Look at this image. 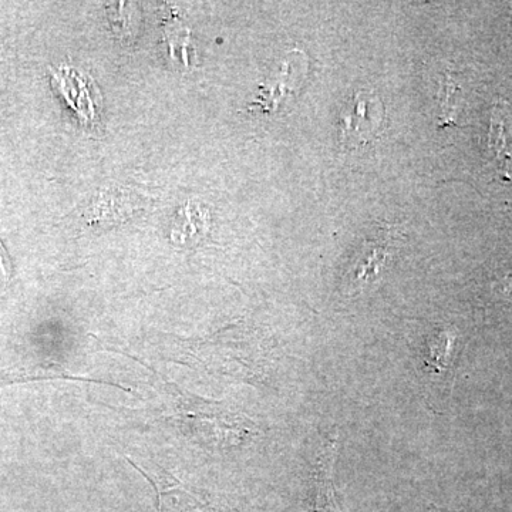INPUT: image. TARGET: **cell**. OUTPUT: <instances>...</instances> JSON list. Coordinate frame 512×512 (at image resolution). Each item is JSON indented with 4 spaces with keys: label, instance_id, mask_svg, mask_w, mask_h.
<instances>
[{
    "label": "cell",
    "instance_id": "obj_1",
    "mask_svg": "<svg viewBox=\"0 0 512 512\" xmlns=\"http://www.w3.org/2000/svg\"><path fill=\"white\" fill-rule=\"evenodd\" d=\"M383 121V106L379 99L357 93L345 113L342 114V141L356 146L375 138Z\"/></svg>",
    "mask_w": 512,
    "mask_h": 512
},
{
    "label": "cell",
    "instance_id": "obj_2",
    "mask_svg": "<svg viewBox=\"0 0 512 512\" xmlns=\"http://www.w3.org/2000/svg\"><path fill=\"white\" fill-rule=\"evenodd\" d=\"M338 436L329 437L323 443L316 460L315 473V512H340L336 504L333 468L338 456Z\"/></svg>",
    "mask_w": 512,
    "mask_h": 512
},
{
    "label": "cell",
    "instance_id": "obj_3",
    "mask_svg": "<svg viewBox=\"0 0 512 512\" xmlns=\"http://www.w3.org/2000/svg\"><path fill=\"white\" fill-rule=\"evenodd\" d=\"M390 259L389 247L376 242H367L348 272V291L362 292L367 285L375 284L377 278L386 269Z\"/></svg>",
    "mask_w": 512,
    "mask_h": 512
},
{
    "label": "cell",
    "instance_id": "obj_4",
    "mask_svg": "<svg viewBox=\"0 0 512 512\" xmlns=\"http://www.w3.org/2000/svg\"><path fill=\"white\" fill-rule=\"evenodd\" d=\"M56 377L76 379V377L64 373V370L55 369V367H18V369L0 370V386H3V384L29 382V380L56 379Z\"/></svg>",
    "mask_w": 512,
    "mask_h": 512
},
{
    "label": "cell",
    "instance_id": "obj_5",
    "mask_svg": "<svg viewBox=\"0 0 512 512\" xmlns=\"http://www.w3.org/2000/svg\"><path fill=\"white\" fill-rule=\"evenodd\" d=\"M12 276V262H10L8 251L0 241V281L8 282Z\"/></svg>",
    "mask_w": 512,
    "mask_h": 512
}]
</instances>
